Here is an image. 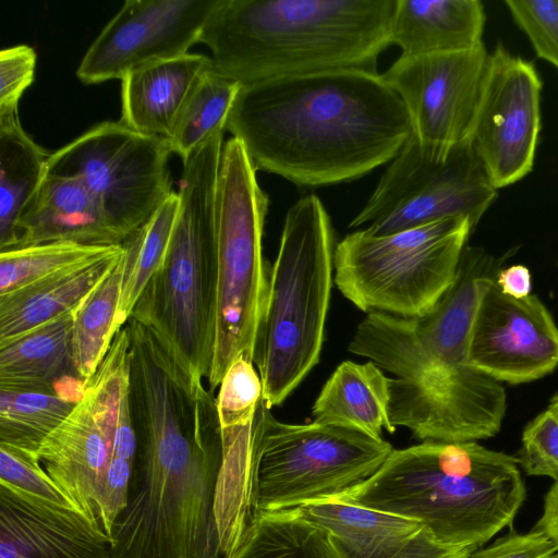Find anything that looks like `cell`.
I'll list each match as a JSON object with an SVG mask.
<instances>
[{"mask_svg":"<svg viewBox=\"0 0 558 558\" xmlns=\"http://www.w3.org/2000/svg\"><path fill=\"white\" fill-rule=\"evenodd\" d=\"M226 131L256 170L306 187L356 180L391 161L413 134L400 97L363 70L242 85Z\"/></svg>","mask_w":558,"mask_h":558,"instance_id":"1","label":"cell"},{"mask_svg":"<svg viewBox=\"0 0 558 558\" xmlns=\"http://www.w3.org/2000/svg\"><path fill=\"white\" fill-rule=\"evenodd\" d=\"M497 266L465 246L457 277L420 317L368 313L349 351L374 362L389 380V420L421 441L463 442L495 436L507 410L501 383L470 362V333L478 300Z\"/></svg>","mask_w":558,"mask_h":558,"instance_id":"2","label":"cell"},{"mask_svg":"<svg viewBox=\"0 0 558 558\" xmlns=\"http://www.w3.org/2000/svg\"><path fill=\"white\" fill-rule=\"evenodd\" d=\"M397 0H217L199 36L241 85L338 70L377 73Z\"/></svg>","mask_w":558,"mask_h":558,"instance_id":"3","label":"cell"},{"mask_svg":"<svg viewBox=\"0 0 558 558\" xmlns=\"http://www.w3.org/2000/svg\"><path fill=\"white\" fill-rule=\"evenodd\" d=\"M138 480L117 520L109 558H222L216 492L219 429L173 403L146 410Z\"/></svg>","mask_w":558,"mask_h":558,"instance_id":"4","label":"cell"},{"mask_svg":"<svg viewBox=\"0 0 558 558\" xmlns=\"http://www.w3.org/2000/svg\"><path fill=\"white\" fill-rule=\"evenodd\" d=\"M525 496L514 456L477 441L427 440L393 449L337 500L415 519L440 543L475 550L511 526Z\"/></svg>","mask_w":558,"mask_h":558,"instance_id":"5","label":"cell"},{"mask_svg":"<svg viewBox=\"0 0 558 558\" xmlns=\"http://www.w3.org/2000/svg\"><path fill=\"white\" fill-rule=\"evenodd\" d=\"M223 133L213 134L182 162L180 209L166 255L130 316L195 386H204L210 367L215 202Z\"/></svg>","mask_w":558,"mask_h":558,"instance_id":"6","label":"cell"},{"mask_svg":"<svg viewBox=\"0 0 558 558\" xmlns=\"http://www.w3.org/2000/svg\"><path fill=\"white\" fill-rule=\"evenodd\" d=\"M333 233L310 194L288 210L257 329L253 363L267 408L280 405L319 362L333 282Z\"/></svg>","mask_w":558,"mask_h":558,"instance_id":"7","label":"cell"},{"mask_svg":"<svg viewBox=\"0 0 558 558\" xmlns=\"http://www.w3.org/2000/svg\"><path fill=\"white\" fill-rule=\"evenodd\" d=\"M235 137L222 147L216 186L210 390L240 356L253 362L268 287L263 231L269 198Z\"/></svg>","mask_w":558,"mask_h":558,"instance_id":"8","label":"cell"},{"mask_svg":"<svg viewBox=\"0 0 558 558\" xmlns=\"http://www.w3.org/2000/svg\"><path fill=\"white\" fill-rule=\"evenodd\" d=\"M392 450L384 438L355 429L280 422L262 399L253 423L248 521L339 499L374 475Z\"/></svg>","mask_w":558,"mask_h":558,"instance_id":"9","label":"cell"},{"mask_svg":"<svg viewBox=\"0 0 558 558\" xmlns=\"http://www.w3.org/2000/svg\"><path fill=\"white\" fill-rule=\"evenodd\" d=\"M473 229L454 217L388 235L356 230L335 247L333 282L366 314L423 316L454 281Z\"/></svg>","mask_w":558,"mask_h":558,"instance_id":"10","label":"cell"},{"mask_svg":"<svg viewBox=\"0 0 558 558\" xmlns=\"http://www.w3.org/2000/svg\"><path fill=\"white\" fill-rule=\"evenodd\" d=\"M496 197L471 141L441 155L412 134L349 227L388 235L463 217L475 228Z\"/></svg>","mask_w":558,"mask_h":558,"instance_id":"11","label":"cell"},{"mask_svg":"<svg viewBox=\"0 0 558 558\" xmlns=\"http://www.w3.org/2000/svg\"><path fill=\"white\" fill-rule=\"evenodd\" d=\"M170 154L166 140L105 121L50 154L47 174L80 178L125 240L173 192Z\"/></svg>","mask_w":558,"mask_h":558,"instance_id":"12","label":"cell"},{"mask_svg":"<svg viewBox=\"0 0 558 558\" xmlns=\"http://www.w3.org/2000/svg\"><path fill=\"white\" fill-rule=\"evenodd\" d=\"M130 385V336L122 327L73 410L41 442L37 458L48 476L92 523L113 457L119 405ZM102 529V527H101Z\"/></svg>","mask_w":558,"mask_h":558,"instance_id":"13","label":"cell"},{"mask_svg":"<svg viewBox=\"0 0 558 558\" xmlns=\"http://www.w3.org/2000/svg\"><path fill=\"white\" fill-rule=\"evenodd\" d=\"M488 56L483 43L460 51L400 56L381 74L402 100L420 144L447 155L471 141Z\"/></svg>","mask_w":558,"mask_h":558,"instance_id":"14","label":"cell"},{"mask_svg":"<svg viewBox=\"0 0 558 558\" xmlns=\"http://www.w3.org/2000/svg\"><path fill=\"white\" fill-rule=\"evenodd\" d=\"M542 81L533 63L498 45L488 56L471 143L498 190L527 175L541 132Z\"/></svg>","mask_w":558,"mask_h":558,"instance_id":"15","label":"cell"},{"mask_svg":"<svg viewBox=\"0 0 558 558\" xmlns=\"http://www.w3.org/2000/svg\"><path fill=\"white\" fill-rule=\"evenodd\" d=\"M217 0H126L89 46L76 70L84 84L121 80L129 71L185 54L199 41Z\"/></svg>","mask_w":558,"mask_h":558,"instance_id":"16","label":"cell"},{"mask_svg":"<svg viewBox=\"0 0 558 558\" xmlns=\"http://www.w3.org/2000/svg\"><path fill=\"white\" fill-rule=\"evenodd\" d=\"M469 355L474 368L501 384L533 381L558 366V326L535 294L511 298L494 279L475 310Z\"/></svg>","mask_w":558,"mask_h":558,"instance_id":"17","label":"cell"},{"mask_svg":"<svg viewBox=\"0 0 558 558\" xmlns=\"http://www.w3.org/2000/svg\"><path fill=\"white\" fill-rule=\"evenodd\" d=\"M300 510L323 532L327 558H468L473 551L440 543L415 519L337 499Z\"/></svg>","mask_w":558,"mask_h":558,"instance_id":"18","label":"cell"},{"mask_svg":"<svg viewBox=\"0 0 558 558\" xmlns=\"http://www.w3.org/2000/svg\"><path fill=\"white\" fill-rule=\"evenodd\" d=\"M111 543L77 509L0 484V558H109Z\"/></svg>","mask_w":558,"mask_h":558,"instance_id":"19","label":"cell"},{"mask_svg":"<svg viewBox=\"0 0 558 558\" xmlns=\"http://www.w3.org/2000/svg\"><path fill=\"white\" fill-rule=\"evenodd\" d=\"M51 242L111 246L124 239L80 178L47 174L3 251Z\"/></svg>","mask_w":558,"mask_h":558,"instance_id":"20","label":"cell"},{"mask_svg":"<svg viewBox=\"0 0 558 558\" xmlns=\"http://www.w3.org/2000/svg\"><path fill=\"white\" fill-rule=\"evenodd\" d=\"M211 58L187 52L137 66L121 78V119L128 128L170 140L177 119Z\"/></svg>","mask_w":558,"mask_h":558,"instance_id":"21","label":"cell"},{"mask_svg":"<svg viewBox=\"0 0 558 558\" xmlns=\"http://www.w3.org/2000/svg\"><path fill=\"white\" fill-rule=\"evenodd\" d=\"M114 252L0 295V348L73 311L113 269Z\"/></svg>","mask_w":558,"mask_h":558,"instance_id":"22","label":"cell"},{"mask_svg":"<svg viewBox=\"0 0 558 558\" xmlns=\"http://www.w3.org/2000/svg\"><path fill=\"white\" fill-rule=\"evenodd\" d=\"M484 25L478 0H397L390 39L404 57L460 51L483 43Z\"/></svg>","mask_w":558,"mask_h":558,"instance_id":"23","label":"cell"},{"mask_svg":"<svg viewBox=\"0 0 558 558\" xmlns=\"http://www.w3.org/2000/svg\"><path fill=\"white\" fill-rule=\"evenodd\" d=\"M389 377L374 362H342L327 379L313 408V422L383 438L389 420Z\"/></svg>","mask_w":558,"mask_h":558,"instance_id":"24","label":"cell"},{"mask_svg":"<svg viewBox=\"0 0 558 558\" xmlns=\"http://www.w3.org/2000/svg\"><path fill=\"white\" fill-rule=\"evenodd\" d=\"M73 311L0 348V389L52 390L66 372L75 373L71 347Z\"/></svg>","mask_w":558,"mask_h":558,"instance_id":"25","label":"cell"},{"mask_svg":"<svg viewBox=\"0 0 558 558\" xmlns=\"http://www.w3.org/2000/svg\"><path fill=\"white\" fill-rule=\"evenodd\" d=\"M48 154L24 131L19 111L0 114V251L48 172Z\"/></svg>","mask_w":558,"mask_h":558,"instance_id":"26","label":"cell"},{"mask_svg":"<svg viewBox=\"0 0 558 558\" xmlns=\"http://www.w3.org/2000/svg\"><path fill=\"white\" fill-rule=\"evenodd\" d=\"M222 558H327L323 532L300 509L252 515Z\"/></svg>","mask_w":558,"mask_h":558,"instance_id":"27","label":"cell"},{"mask_svg":"<svg viewBox=\"0 0 558 558\" xmlns=\"http://www.w3.org/2000/svg\"><path fill=\"white\" fill-rule=\"evenodd\" d=\"M180 209L178 192H172L155 213L122 245V277L118 324L122 328L147 282L160 266Z\"/></svg>","mask_w":558,"mask_h":558,"instance_id":"28","label":"cell"},{"mask_svg":"<svg viewBox=\"0 0 558 558\" xmlns=\"http://www.w3.org/2000/svg\"><path fill=\"white\" fill-rule=\"evenodd\" d=\"M121 277L120 257L108 276L73 311L72 362L83 381L96 372L121 329L118 324Z\"/></svg>","mask_w":558,"mask_h":558,"instance_id":"29","label":"cell"},{"mask_svg":"<svg viewBox=\"0 0 558 558\" xmlns=\"http://www.w3.org/2000/svg\"><path fill=\"white\" fill-rule=\"evenodd\" d=\"M242 85L213 66L202 73L174 124L168 145L185 161L207 138L226 131Z\"/></svg>","mask_w":558,"mask_h":558,"instance_id":"30","label":"cell"},{"mask_svg":"<svg viewBox=\"0 0 558 558\" xmlns=\"http://www.w3.org/2000/svg\"><path fill=\"white\" fill-rule=\"evenodd\" d=\"M81 397H66L57 389H0V442L36 452Z\"/></svg>","mask_w":558,"mask_h":558,"instance_id":"31","label":"cell"},{"mask_svg":"<svg viewBox=\"0 0 558 558\" xmlns=\"http://www.w3.org/2000/svg\"><path fill=\"white\" fill-rule=\"evenodd\" d=\"M121 245L51 242L0 252V295L63 269L104 257Z\"/></svg>","mask_w":558,"mask_h":558,"instance_id":"32","label":"cell"},{"mask_svg":"<svg viewBox=\"0 0 558 558\" xmlns=\"http://www.w3.org/2000/svg\"><path fill=\"white\" fill-rule=\"evenodd\" d=\"M262 399L263 384L254 363L238 357L223 375L216 398L220 432L252 423Z\"/></svg>","mask_w":558,"mask_h":558,"instance_id":"33","label":"cell"},{"mask_svg":"<svg viewBox=\"0 0 558 558\" xmlns=\"http://www.w3.org/2000/svg\"><path fill=\"white\" fill-rule=\"evenodd\" d=\"M0 484L56 505L77 509L45 472L36 452L1 442Z\"/></svg>","mask_w":558,"mask_h":558,"instance_id":"34","label":"cell"},{"mask_svg":"<svg viewBox=\"0 0 558 558\" xmlns=\"http://www.w3.org/2000/svg\"><path fill=\"white\" fill-rule=\"evenodd\" d=\"M538 58L558 69V0H506Z\"/></svg>","mask_w":558,"mask_h":558,"instance_id":"35","label":"cell"},{"mask_svg":"<svg viewBox=\"0 0 558 558\" xmlns=\"http://www.w3.org/2000/svg\"><path fill=\"white\" fill-rule=\"evenodd\" d=\"M515 458L527 475L558 482V417L549 409L525 426Z\"/></svg>","mask_w":558,"mask_h":558,"instance_id":"36","label":"cell"},{"mask_svg":"<svg viewBox=\"0 0 558 558\" xmlns=\"http://www.w3.org/2000/svg\"><path fill=\"white\" fill-rule=\"evenodd\" d=\"M36 52L27 45L0 51V114L19 111L24 90L34 81Z\"/></svg>","mask_w":558,"mask_h":558,"instance_id":"37","label":"cell"},{"mask_svg":"<svg viewBox=\"0 0 558 558\" xmlns=\"http://www.w3.org/2000/svg\"><path fill=\"white\" fill-rule=\"evenodd\" d=\"M557 551L556 543L533 527L526 533L510 531L488 546L473 550L468 558H550Z\"/></svg>","mask_w":558,"mask_h":558,"instance_id":"38","label":"cell"},{"mask_svg":"<svg viewBox=\"0 0 558 558\" xmlns=\"http://www.w3.org/2000/svg\"><path fill=\"white\" fill-rule=\"evenodd\" d=\"M134 462L112 457L100 498V524L111 538L113 526L129 504Z\"/></svg>","mask_w":558,"mask_h":558,"instance_id":"39","label":"cell"},{"mask_svg":"<svg viewBox=\"0 0 558 558\" xmlns=\"http://www.w3.org/2000/svg\"><path fill=\"white\" fill-rule=\"evenodd\" d=\"M495 282L500 291L514 299H523L532 291V277L524 265H511L497 271Z\"/></svg>","mask_w":558,"mask_h":558,"instance_id":"40","label":"cell"},{"mask_svg":"<svg viewBox=\"0 0 558 558\" xmlns=\"http://www.w3.org/2000/svg\"><path fill=\"white\" fill-rule=\"evenodd\" d=\"M534 529L545 533L558 546V482L545 495L543 512Z\"/></svg>","mask_w":558,"mask_h":558,"instance_id":"41","label":"cell"},{"mask_svg":"<svg viewBox=\"0 0 558 558\" xmlns=\"http://www.w3.org/2000/svg\"><path fill=\"white\" fill-rule=\"evenodd\" d=\"M548 409L558 417V395L550 400Z\"/></svg>","mask_w":558,"mask_h":558,"instance_id":"42","label":"cell"},{"mask_svg":"<svg viewBox=\"0 0 558 558\" xmlns=\"http://www.w3.org/2000/svg\"><path fill=\"white\" fill-rule=\"evenodd\" d=\"M550 558H558V551Z\"/></svg>","mask_w":558,"mask_h":558,"instance_id":"43","label":"cell"}]
</instances>
